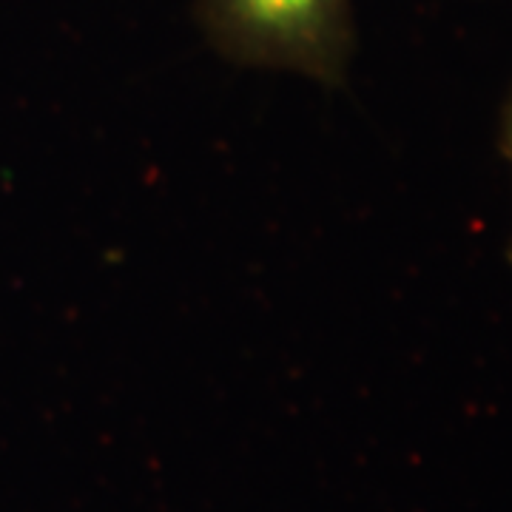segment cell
Masks as SVG:
<instances>
[{
  "mask_svg": "<svg viewBox=\"0 0 512 512\" xmlns=\"http://www.w3.org/2000/svg\"><path fill=\"white\" fill-rule=\"evenodd\" d=\"M501 148L507 154V160L512 163V97L504 109V126H501ZM510 262H512V245H510Z\"/></svg>",
  "mask_w": 512,
  "mask_h": 512,
  "instance_id": "cell-2",
  "label": "cell"
},
{
  "mask_svg": "<svg viewBox=\"0 0 512 512\" xmlns=\"http://www.w3.org/2000/svg\"><path fill=\"white\" fill-rule=\"evenodd\" d=\"M211 46L242 66L291 69L336 86L353 55L350 0H197Z\"/></svg>",
  "mask_w": 512,
  "mask_h": 512,
  "instance_id": "cell-1",
  "label": "cell"
}]
</instances>
